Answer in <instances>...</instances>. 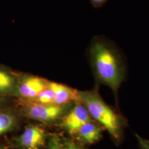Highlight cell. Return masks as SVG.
Segmentation results:
<instances>
[{
    "label": "cell",
    "mask_w": 149,
    "mask_h": 149,
    "mask_svg": "<svg viewBox=\"0 0 149 149\" xmlns=\"http://www.w3.org/2000/svg\"><path fill=\"white\" fill-rule=\"evenodd\" d=\"M88 53L97 79L111 87L117 99L118 91L126 74L122 54L111 42L98 36L92 40Z\"/></svg>",
    "instance_id": "cell-1"
},
{
    "label": "cell",
    "mask_w": 149,
    "mask_h": 149,
    "mask_svg": "<svg viewBox=\"0 0 149 149\" xmlns=\"http://www.w3.org/2000/svg\"><path fill=\"white\" fill-rule=\"evenodd\" d=\"M77 96L78 101L85 107L91 117L106 129L116 143H120L126 125L125 120L122 116L107 104L96 89L78 91Z\"/></svg>",
    "instance_id": "cell-2"
},
{
    "label": "cell",
    "mask_w": 149,
    "mask_h": 149,
    "mask_svg": "<svg viewBox=\"0 0 149 149\" xmlns=\"http://www.w3.org/2000/svg\"><path fill=\"white\" fill-rule=\"evenodd\" d=\"M23 112L28 118L43 123L52 122L63 115V106L44 104L32 102H24Z\"/></svg>",
    "instance_id": "cell-3"
},
{
    "label": "cell",
    "mask_w": 149,
    "mask_h": 149,
    "mask_svg": "<svg viewBox=\"0 0 149 149\" xmlns=\"http://www.w3.org/2000/svg\"><path fill=\"white\" fill-rule=\"evenodd\" d=\"M49 81L31 74L19 76L16 97L24 102H31L48 87Z\"/></svg>",
    "instance_id": "cell-4"
},
{
    "label": "cell",
    "mask_w": 149,
    "mask_h": 149,
    "mask_svg": "<svg viewBox=\"0 0 149 149\" xmlns=\"http://www.w3.org/2000/svg\"><path fill=\"white\" fill-rule=\"evenodd\" d=\"M47 138L46 131L37 125H29L17 138L18 145L23 149H41Z\"/></svg>",
    "instance_id": "cell-5"
},
{
    "label": "cell",
    "mask_w": 149,
    "mask_h": 149,
    "mask_svg": "<svg viewBox=\"0 0 149 149\" xmlns=\"http://www.w3.org/2000/svg\"><path fill=\"white\" fill-rule=\"evenodd\" d=\"M74 108L62 120V125L70 134L74 135L86 123L91 120L90 115L85 107L77 101Z\"/></svg>",
    "instance_id": "cell-6"
},
{
    "label": "cell",
    "mask_w": 149,
    "mask_h": 149,
    "mask_svg": "<svg viewBox=\"0 0 149 149\" xmlns=\"http://www.w3.org/2000/svg\"><path fill=\"white\" fill-rule=\"evenodd\" d=\"M19 76L7 67L0 65V97H16Z\"/></svg>",
    "instance_id": "cell-7"
},
{
    "label": "cell",
    "mask_w": 149,
    "mask_h": 149,
    "mask_svg": "<svg viewBox=\"0 0 149 149\" xmlns=\"http://www.w3.org/2000/svg\"><path fill=\"white\" fill-rule=\"evenodd\" d=\"M49 86L55 94L54 104L63 106L72 101H78V91L56 82L49 81Z\"/></svg>",
    "instance_id": "cell-8"
},
{
    "label": "cell",
    "mask_w": 149,
    "mask_h": 149,
    "mask_svg": "<svg viewBox=\"0 0 149 149\" xmlns=\"http://www.w3.org/2000/svg\"><path fill=\"white\" fill-rule=\"evenodd\" d=\"M103 129L99 123L91 120L84 124L76 134L84 143L93 144L101 138Z\"/></svg>",
    "instance_id": "cell-9"
},
{
    "label": "cell",
    "mask_w": 149,
    "mask_h": 149,
    "mask_svg": "<svg viewBox=\"0 0 149 149\" xmlns=\"http://www.w3.org/2000/svg\"><path fill=\"white\" fill-rule=\"evenodd\" d=\"M19 122L16 112L6 109H0V135L15 129Z\"/></svg>",
    "instance_id": "cell-10"
},
{
    "label": "cell",
    "mask_w": 149,
    "mask_h": 149,
    "mask_svg": "<svg viewBox=\"0 0 149 149\" xmlns=\"http://www.w3.org/2000/svg\"><path fill=\"white\" fill-rule=\"evenodd\" d=\"M55 99V94L52 89L48 87L45 90L42 91L38 95L32 102H35L44 104H54V101ZM24 102V101H23Z\"/></svg>",
    "instance_id": "cell-11"
},
{
    "label": "cell",
    "mask_w": 149,
    "mask_h": 149,
    "mask_svg": "<svg viewBox=\"0 0 149 149\" xmlns=\"http://www.w3.org/2000/svg\"><path fill=\"white\" fill-rule=\"evenodd\" d=\"M48 149H67L61 143L60 139L56 136H52L49 141Z\"/></svg>",
    "instance_id": "cell-12"
},
{
    "label": "cell",
    "mask_w": 149,
    "mask_h": 149,
    "mask_svg": "<svg viewBox=\"0 0 149 149\" xmlns=\"http://www.w3.org/2000/svg\"><path fill=\"white\" fill-rule=\"evenodd\" d=\"M138 139L139 145L140 149H149V140L143 138L142 137L139 136L138 135H135Z\"/></svg>",
    "instance_id": "cell-13"
},
{
    "label": "cell",
    "mask_w": 149,
    "mask_h": 149,
    "mask_svg": "<svg viewBox=\"0 0 149 149\" xmlns=\"http://www.w3.org/2000/svg\"><path fill=\"white\" fill-rule=\"evenodd\" d=\"M108 0H90L93 6L95 8H99L103 5Z\"/></svg>",
    "instance_id": "cell-14"
},
{
    "label": "cell",
    "mask_w": 149,
    "mask_h": 149,
    "mask_svg": "<svg viewBox=\"0 0 149 149\" xmlns=\"http://www.w3.org/2000/svg\"><path fill=\"white\" fill-rule=\"evenodd\" d=\"M67 149H82V148L74 143H71L68 145Z\"/></svg>",
    "instance_id": "cell-15"
},
{
    "label": "cell",
    "mask_w": 149,
    "mask_h": 149,
    "mask_svg": "<svg viewBox=\"0 0 149 149\" xmlns=\"http://www.w3.org/2000/svg\"><path fill=\"white\" fill-rule=\"evenodd\" d=\"M4 103H5V101L3 98V97H0V109L2 108V106H3Z\"/></svg>",
    "instance_id": "cell-16"
},
{
    "label": "cell",
    "mask_w": 149,
    "mask_h": 149,
    "mask_svg": "<svg viewBox=\"0 0 149 149\" xmlns=\"http://www.w3.org/2000/svg\"><path fill=\"white\" fill-rule=\"evenodd\" d=\"M0 149H3V148H1V147H0Z\"/></svg>",
    "instance_id": "cell-17"
}]
</instances>
